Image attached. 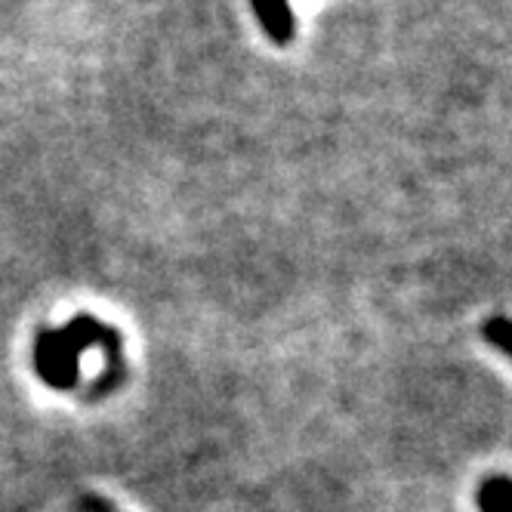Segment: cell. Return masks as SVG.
<instances>
[{"label": "cell", "instance_id": "obj_4", "mask_svg": "<svg viewBox=\"0 0 512 512\" xmlns=\"http://www.w3.org/2000/svg\"><path fill=\"white\" fill-rule=\"evenodd\" d=\"M506 331H509V324L506 318H494L491 324H485V337H491L497 343L500 352H509V340H506Z\"/></svg>", "mask_w": 512, "mask_h": 512}, {"label": "cell", "instance_id": "obj_2", "mask_svg": "<svg viewBox=\"0 0 512 512\" xmlns=\"http://www.w3.org/2000/svg\"><path fill=\"white\" fill-rule=\"evenodd\" d=\"M253 13L260 19V25L266 28V34L275 44H290L297 34V19L290 13L287 0H250Z\"/></svg>", "mask_w": 512, "mask_h": 512}, {"label": "cell", "instance_id": "obj_3", "mask_svg": "<svg viewBox=\"0 0 512 512\" xmlns=\"http://www.w3.org/2000/svg\"><path fill=\"white\" fill-rule=\"evenodd\" d=\"M479 506H482V512H509V506H512V485H509L506 475H497V479L482 485Z\"/></svg>", "mask_w": 512, "mask_h": 512}, {"label": "cell", "instance_id": "obj_1", "mask_svg": "<svg viewBox=\"0 0 512 512\" xmlns=\"http://www.w3.org/2000/svg\"><path fill=\"white\" fill-rule=\"evenodd\" d=\"M93 343H102L108 355L121 352V337L105 327L102 321L90 315H78L71 324L59 327V331H44L34 343V364H38V374L53 386V389H68L78 383V364L81 352Z\"/></svg>", "mask_w": 512, "mask_h": 512}]
</instances>
